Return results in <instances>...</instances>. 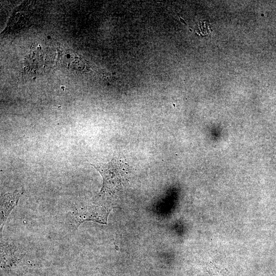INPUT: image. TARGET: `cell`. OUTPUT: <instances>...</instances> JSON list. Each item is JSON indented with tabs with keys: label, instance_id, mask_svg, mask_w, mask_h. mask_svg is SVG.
<instances>
[{
	"label": "cell",
	"instance_id": "obj_1",
	"mask_svg": "<svg viewBox=\"0 0 276 276\" xmlns=\"http://www.w3.org/2000/svg\"><path fill=\"white\" fill-rule=\"evenodd\" d=\"M91 165L103 178L99 197L113 195L121 189L127 179L128 166L125 163L114 158L107 163L91 164Z\"/></svg>",
	"mask_w": 276,
	"mask_h": 276
},
{
	"label": "cell",
	"instance_id": "obj_2",
	"mask_svg": "<svg viewBox=\"0 0 276 276\" xmlns=\"http://www.w3.org/2000/svg\"><path fill=\"white\" fill-rule=\"evenodd\" d=\"M110 210L94 204L79 205L76 206L70 216V224L77 228L82 223L86 221H93L106 224Z\"/></svg>",
	"mask_w": 276,
	"mask_h": 276
},
{
	"label": "cell",
	"instance_id": "obj_3",
	"mask_svg": "<svg viewBox=\"0 0 276 276\" xmlns=\"http://www.w3.org/2000/svg\"><path fill=\"white\" fill-rule=\"evenodd\" d=\"M23 194L22 191L15 190L7 193L1 198V232L11 211L17 204L18 200Z\"/></svg>",
	"mask_w": 276,
	"mask_h": 276
},
{
	"label": "cell",
	"instance_id": "obj_4",
	"mask_svg": "<svg viewBox=\"0 0 276 276\" xmlns=\"http://www.w3.org/2000/svg\"><path fill=\"white\" fill-rule=\"evenodd\" d=\"M206 271L210 276H225L223 270H221L212 262L208 266Z\"/></svg>",
	"mask_w": 276,
	"mask_h": 276
},
{
	"label": "cell",
	"instance_id": "obj_5",
	"mask_svg": "<svg viewBox=\"0 0 276 276\" xmlns=\"http://www.w3.org/2000/svg\"><path fill=\"white\" fill-rule=\"evenodd\" d=\"M61 88H62L63 90H64V86H61Z\"/></svg>",
	"mask_w": 276,
	"mask_h": 276
}]
</instances>
